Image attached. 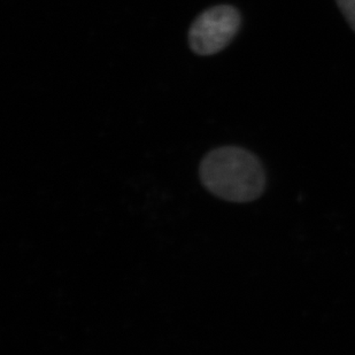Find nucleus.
I'll return each mask as SVG.
<instances>
[{
    "mask_svg": "<svg viewBox=\"0 0 355 355\" xmlns=\"http://www.w3.org/2000/svg\"><path fill=\"white\" fill-rule=\"evenodd\" d=\"M339 10L355 33V0H336Z\"/></svg>",
    "mask_w": 355,
    "mask_h": 355,
    "instance_id": "nucleus-3",
    "label": "nucleus"
},
{
    "mask_svg": "<svg viewBox=\"0 0 355 355\" xmlns=\"http://www.w3.org/2000/svg\"><path fill=\"white\" fill-rule=\"evenodd\" d=\"M199 175L208 191L232 202L258 199L267 183L261 161L238 146H222L209 152L201 161Z\"/></svg>",
    "mask_w": 355,
    "mask_h": 355,
    "instance_id": "nucleus-1",
    "label": "nucleus"
},
{
    "mask_svg": "<svg viewBox=\"0 0 355 355\" xmlns=\"http://www.w3.org/2000/svg\"><path fill=\"white\" fill-rule=\"evenodd\" d=\"M241 13L230 5L205 10L189 31V45L198 55L207 57L225 50L241 29Z\"/></svg>",
    "mask_w": 355,
    "mask_h": 355,
    "instance_id": "nucleus-2",
    "label": "nucleus"
}]
</instances>
